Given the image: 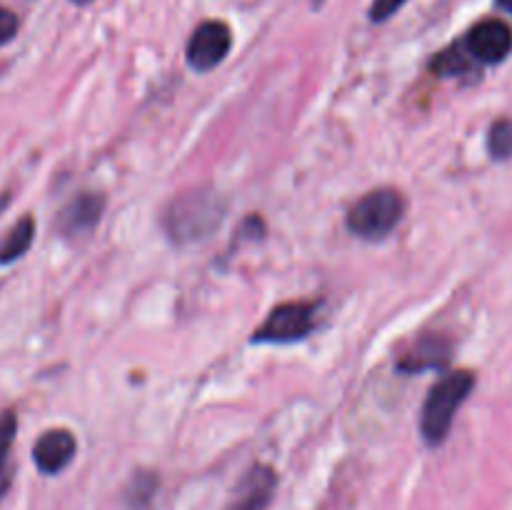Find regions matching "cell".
Listing matches in <instances>:
<instances>
[{"label": "cell", "instance_id": "30bf717a", "mask_svg": "<svg viewBox=\"0 0 512 510\" xmlns=\"http://www.w3.org/2000/svg\"><path fill=\"white\" fill-rule=\"evenodd\" d=\"M450 353H453V345L445 335H425L398 360V370L408 375L440 370L450 363Z\"/></svg>", "mask_w": 512, "mask_h": 510}, {"label": "cell", "instance_id": "2e32d148", "mask_svg": "<svg viewBox=\"0 0 512 510\" xmlns=\"http://www.w3.org/2000/svg\"><path fill=\"white\" fill-rule=\"evenodd\" d=\"M405 3H408V0H373V5H370L368 10V18L373 20V23H385V20L393 18Z\"/></svg>", "mask_w": 512, "mask_h": 510}, {"label": "cell", "instance_id": "8992f818", "mask_svg": "<svg viewBox=\"0 0 512 510\" xmlns=\"http://www.w3.org/2000/svg\"><path fill=\"white\" fill-rule=\"evenodd\" d=\"M460 43L478 65H498L512 53V28L505 20L485 18L475 23Z\"/></svg>", "mask_w": 512, "mask_h": 510}, {"label": "cell", "instance_id": "4fadbf2b", "mask_svg": "<svg viewBox=\"0 0 512 510\" xmlns=\"http://www.w3.org/2000/svg\"><path fill=\"white\" fill-rule=\"evenodd\" d=\"M435 75L440 78H463V75H473L478 70V63L465 53L463 43H453L450 48L440 50L430 63Z\"/></svg>", "mask_w": 512, "mask_h": 510}, {"label": "cell", "instance_id": "277c9868", "mask_svg": "<svg viewBox=\"0 0 512 510\" xmlns=\"http://www.w3.org/2000/svg\"><path fill=\"white\" fill-rule=\"evenodd\" d=\"M315 315L318 303L315 300H288V303L275 305L253 333V343L263 345H285L305 340L315 330Z\"/></svg>", "mask_w": 512, "mask_h": 510}, {"label": "cell", "instance_id": "3957f363", "mask_svg": "<svg viewBox=\"0 0 512 510\" xmlns=\"http://www.w3.org/2000/svg\"><path fill=\"white\" fill-rule=\"evenodd\" d=\"M405 215V198L398 188H375L350 205L345 225L355 238L383 240Z\"/></svg>", "mask_w": 512, "mask_h": 510}, {"label": "cell", "instance_id": "ba28073f", "mask_svg": "<svg viewBox=\"0 0 512 510\" xmlns=\"http://www.w3.org/2000/svg\"><path fill=\"white\" fill-rule=\"evenodd\" d=\"M105 210V195L93 193V190H83L75 198H70L68 203L60 208L58 218H55V228L60 235H85L100 223Z\"/></svg>", "mask_w": 512, "mask_h": 510}, {"label": "cell", "instance_id": "5bb4252c", "mask_svg": "<svg viewBox=\"0 0 512 510\" xmlns=\"http://www.w3.org/2000/svg\"><path fill=\"white\" fill-rule=\"evenodd\" d=\"M155 490H158V475L153 473H135L130 480L128 490H125V500L133 510L148 508V503L153 500Z\"/></svg>", "mask_w": 512, "mask_h": 510}, {"label": "cell", "instance_id": "52a82bcc", "mask_svg": "<svg viewBox=\"0 0 512 510\" xmlns=\"http://www.w3.org/2000/svg\"><path fill=\"white\" fill-rule=\"evenodd\" d=\"M275 488H278V475L270 465H250L240 483L235 485L233 498L228 500L223 510H268Z\"/></svg>", "mask_w": 512, "mask_h": 510}, {"label": "cell", "instance_id": "9c48e42d", "mask_svg": "<svg viewBox=\"0 0 512 510\" xmlns=\"http://www.w3.org/2000/svg\"><path fill=\"white\" fill-rule=\"evenodd\" d=\"M78 453V440L68 428H50L35 440L33 460L43 475H58L73 463Z\"/></svg>", "mask_w": 512, "mask_h": 510}, {"label": "cell", "instance_id": "5b68a950", "mask_svg": "<svg viewBox=\"0 0 512 510\" xmlns=\"http://www.w3.org/2000/svg\"><path fill=\"white\" fill-rule=\"evenodd\" d=\"M233 48V30L223 20H203L198 28L190 33L188 45H185V58L188 65L198 73L218 68L228 58Z\"/></svg>", "mask_w": 512, "mask_h": 510}, {"label": "cell", "instance_id": "ac0fdd59", "mask_svg": "<svg viewBox=\"0 0 512 510\" xmlns=\"http://www.w3.org/2000/svg\"><path fill=\"white\" fill-rule=\"evenodd\" d=\"M495 3H498V8H503L505 13L512 15V0H495Z\"/></svg>", "mask_w": 512, "mask_h": 510}, {"label": "cell", "instance_id": "9a60e30c", "mask_svg": "<svg viewBox=\"0 0 512 510\" xmlns=\"http://www.w3.org/2000/svg\"><path fill=\"white\" fill-rule=\"evenodd\" d=\"M488 150L495 160L512 158V120L500 118L490 125Z\"/></svg>", "mask_w": 512, "mask_h": 510}, {"label": "cell", "instance_id": "6da1fadb", "mask_svg": "<svg viewBox=\"0 0 512 510\" xmlns=\"http://www.w3.org/2000/svg\"><path fill=\"white\" fill-rule=\"evenodd\" d=\"M228 215V200L213 185H198L175 195L163 210L165 235L175 245H193L210 238Z\"/></svg>", "mask_w": 512, "mask_h": 510}, {"label": "cell", "instance_id": "7c38bea8", "mask_svg": "<svg viewBox=\"0 0 512 510\" xmlns=\"http://www.w3.org/2000/svg\"><path fill=\"white\" fill-rule=\"evenodd\" d=\"M18 435V418L13 410L0 413V500L13 483V443Z\"/></svg>", "mask_w": 512, "mask_h": 510}, {"label": "cell", "instance_id": "e0dca14e", "mask_svg": "<svg viewBox=\"0 0 512 510\" xmlns=\"http://www.w3.org/2000/svg\"><path fill=\"white\" fill-rule=\"evenodd\" d=\"M18 30H20L18 15L8 8H0V48H3V45H8L10 40L18 35Z\"/></svg>", "mask_w": 512, "mask_h": 510}, {"label": "cell", "instance_id": "8fae6325", "mask_svg": "<svg viewBox=\"0 0 512 510\" xmlns=\"http://www.w3.org/2000/svg\"><path fill=\"white\" fill-rule=\"evenodd\" d=\"M35 240V220L33 215H23L13 228L8 230L3 240H0V265H10L15 260L23 258L30 250Z\"/></svg>", "mask_w": 512, "mask_h": 510}, {"label": "cell", "instance_id": "d6986e66", "mask_svg": "<svg viewBox=\"0 0 512 510\" xmlns=\"http://www.w3.org/2000/svg\"><path fill=\"white\" fill-rule=\"evenodd\" d=\"M70 3H73V5H88V3H93V0H70Z\"/></svg>", "mask_w": 512, "mask_h": 510}, {"label": "cell", "instance_id": "7a4b0ae2", "mask_svg": "<svg viewBox=\"0 0 512 510\" xmlns=\"http://www.w3.org/2000/svg\"><path fill=\"white\" fill-rule=\"evenodd\" d=\"M473 388L475 375L470 370H455V373L443 375L430 388L428 398L423 403V413H420V435H423L430 448L445 443L460 405L468 400Z\"/></svg>", "mask_w": 512, "mask_h": 510}]
</instances>
